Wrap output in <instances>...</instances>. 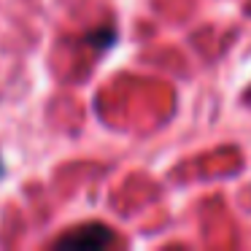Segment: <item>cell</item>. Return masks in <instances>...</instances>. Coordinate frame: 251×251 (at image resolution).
Instances as JSON below:
<instances>
[{"label": "cell", "instance_id": "cell-1", "mask_svg": "<svg viewBox=\"0 0 251 251\" xmlns=\"http://www.w3.org/2000/svg\"><path fill=\"white\" fill-rule=\"evenodd\" d=\"M116 240L114 229H108L105 224H84V227H76L71 232H65L60 240H57V249H84V251H98V249H105Z\"/></svg>", "mask_w": 251, "mask_h": 251}, {"label": "cell", "instance_id": "cell-3", "mask_svg": "<svg viewBox=\"0 0 251 251\" xmlns=\"http://www.w3.org/2000/svg\"><path fill=\"white\" fill-rule=\"evenodd\" d=\"M3 176H6V168H3V162H0V178H3Z\"/></svg>", "mask_w": 251, "mask_h": 251}, {"label": "cell", "instance_id": "cell-2", "mask_svg": "<svg viewBox=\"0 0 251 251\" xmlns=\"http://www.w3.org/2000/svg\"><path fill=\"white\" fill-rule=\"evenodd\" d=\"M114 41H116V35H114L111 27H103V30H98V33H89V44H95L98 49H105V46H111Z\"/></svg>", "mask_w": 251, "mask_h": 251}]
</instances>
